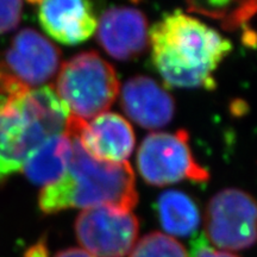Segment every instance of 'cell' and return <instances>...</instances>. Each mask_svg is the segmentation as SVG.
Wrapping results in <instances>:
<instances>
[{
	"instance_id": "obj_1",
	"label": "cell",
	"mask_w": 257,
	"mask_h": 257,
	"mask_svg": "<svg viewBox=\"0 0 257 257\" xmlns=\"http://www.w3.org/2000/svg\"><path fill=\"white\" fill-rule=\"evenodd\" d=\"M149 38L154 66L174 87L214 88L213 74L232 50L219 32L181 11L154 25Z\"/></svg>"
},
{
	"instance_id": "obj_15",
	"label": "cell",
	"mask_w": 257,
	"mask_h": 257,
	"mask_svg": "<svg viewBox=\"0 0 257 257\" xmlns=\"http://www.w3.org/2000/svg\"><path fill=\"white\" fill-rule=\"evenodd\" d=\"M189 11L221 22L226 30H234L257 14V2L250 3H189Z\"/></svg>"
},
{
	"instance_id": "obj_4",
	"label": "cell",
	"mask_w": 257,
	"mask_h": 257,
	"mask_svg": "<svg viewBox=\"0 0 257 257\" xmlns=\"http://www.w3.org/2000/svg\"><path fill=\"white\" fill-rule=\"evenodd\" d=\"M185 130L155 133L144 138L137 154V167L149 185L166 186L179 181L206 182L207 169L193 156Z\"/></svg>"
},
{
	"instance_id": "obj_17",
	"label": "cell",
	"mask_w": 257,
	"mask_h": 257,
	"mask_svg": "<svg viewBox=\"0 0 257 257\" xmlns=\"http://www.w3.org/2000/svg\"><path fill=\"white\" fill-rule=\"evenodd\" d=\"M23 3L3 0L0 2V35L12 31L21 23Z\"/></svg>"
},
{
	"instance_id": "obj_3",
	"label": "cell",
	"mask_w": 257,
	"mask_h": 257,
	"mask_svg": "<svg viewBox=\"0 0 257 257\" xmlns=\"http://www.w3.org/2000/svg\"><path fill=\"white\" fill-rule=\"evenodd\" d=\"M55 92L70 115L87 121L111 107L119 80L112 64L95 51H85L62 64Z\"/></svg>"
},
{
	"instance_id": "obj_12",
	"label": "cell",
	"mask_w": 257,
	"mask_h": 257,
	"mask_svg": "<svg viewBox=\"0 0 257 257\" xmlns=\"http://www.w3.org/2000/svg\"><path fill=\"white\" fill-rule=\"evenodd\" d=\"M121 107L131 120L146 128L166 126L175 113L172 95L155 80L144 75L135 76L125 82Z\"/></svg>"
},
{
	"instance_id": "obj_9",
	"label": "cell",
	"mask_w": 257,
	"mask_h": 257,
	"mask_svg": "<svg viewBox=\"0 0 257 257\" xmlns=\"http://www.w3.org/2000/svg\"><path fill=\"white\" fill-rule=\"evenodd\" d=\"M66 134L78 138L89 155L106 162H126L136 142L130 123L111 112H105L91 121L70 115Z\"/></svg>"
},
{
	"instance_id": "obj_8",
	"label": "cell",
	"mask_w": 257,
	"mask_h": 257,
	"mask_svg": "<svg viewBox=\"0 0 257 257\" xmlns=\"http://www.w3.org/2000/svg\"><path fill=\"white\" fill-rule=\"evenodd\" d=\"M0 59L15 80L28 88H37L59 72L61 53L40 32L25 28L0 53Z\"/></svg>"
},
{
	"instance_id": "obj_21",
	"label": "cell",
	"mask_w": 257,
	"mask_h": 257,
	"mask_svg": "<svg viewBox=\"0 0 257 257\" xmlns=\"http://www.w3.org/2000/svg\"><path fill=\"white\" fill-rule=\"evenodd\" d=\"M55 257H94L91 253L85 251L83 249L79 248H70L66 250H61L60 252H57Z\"/></svg>"
},
{
	"instance_id": "obj_5",
	"label": "cell",
	"mask_w": 257,
	"mask_h": 257,
	"mask_svg": "<svg viewBox=\"0 0 257 257\" xmlns=\"http://www.w3.org/2000/svg\"><path fill=\"white\" fill-rule=\"evenodd\" d=\"M23 94L0 96V184L22 172L29 156L54 136L35 118Z\"/></svg>"
},
{
	"instance_id": "obj_10",
	"label": "cell",
	"mask_w": 257,
	"mask_h": 257,
	"mask_svg": "<svg viewBox=\"0 0 257 257\" xmlns=\"http://www.w3.org/2000/svg\"><path fill=\"white\" fill-rule=\"evenodd\" d=\"M96 30L99 44L115 60L136 59L148 47V21L137 9H108L98 21Z\"/></svg>"
},
{
	"instance_id": "obj_7",
	"label": "cell",
	"mask_w": 257,
	"mask_h": 257,
	"mask_svg": "<svg viewBox=\"0 0 257 257\" xmlns=\"http://www.w3.org/2000/svg\"><path fill=\"white\" fill-rule=\"evenodd\" d=\"M140 224L133 212L114 207L83 210L75 220V234L94 257H125L136 244Z\"/></svg>"
},
{
	"instance_id": "obj_18",
	"label": "cell",
	"mask_w": 257,
	"mask_h": 257,
	"mask_svg": "<svg viewBox=\"0 0 257 257\" xmlns=\"http://www.w3.org/2000/svg\"><path fill=\"white\" fill-rule=\"evenodd\" d=\"M189 257H238L230 251L217 250L210 245L208 239L202 233L198 234L192 242V251Z\"/></svg>"
},
{
	"instance_id": "obj_16",
	"label": "cell",
	"mask_w": 257,
	"mask_h": 257,
	"mask_svg": "<svg viewBox=\"0 0 257 257\" xmlns=\"http://www.w3.org/2000/svg\"><path fill=\"white\" fill-rule=\"evenodd\" d=\"M130 257H189V253L173 237L161 232H152L135 244Z\"/></svg>"
},
{
	"instance_id": "obj_6",
	"label": "cell",
	"mask_w": 257,
	"mask_h": 257,
	"mask_svg": "<svg viewBox=\"0 0 257 257\" xmlns=\"http://www.w3.org/2000/svg\"><path fill=\"white\" fill-rule=\"evenodd\" d=\"M206 233L216 246L229 251L257 242V201L249 193L227 188L217 193L206 210Z\"/></svg>"
},
{
	"instance_id": "obj_19",
	"label": "cell",
	"mask_w": 257,
	"mask_h": 257,
	"mask_svg": "<svg viewBox=\"0 0 257 257\" xmlns=\"http://www.w3.org/2000/svg\"><path fill=\"white\" fill-rule=\"evenodd\" d=\"M28 89L31 88L25 87L10 75L2 62V59H0V96L2 98H10V96L21 94V93L28 91Z\"/></svg>"
},
{
	"instance_id": "obj_13",
	"label": "cell",
	"mask_w": 257,
	"mask_h": 257,
	"mask_svg": "<svg viewBox=\"0 0 257 257\" xmlns=\"http://www.w3.org/2000/svg\"><path fill=\"white\" fill-rule=\"evenodd\" d=\"M72 140L64 134L44 141L25 161L22 172L32 184L47 186L64 175L72 159Z\"/></svg>"
},
{
	"instance_id": "obj_2",
	"label": "cell",
	"mask_w": 257,
	"mask_h": 257,
	"mask_svg": "<svg viewBox=\"0 0 257 257\" xmlns=\"http://www.w3.org/2000/svg\"><path fill=\"white\" fill-rule=\"evenodd\" d=\"M72 140V159L67 172L56 182L42 187L38 207L46 214L70 208L114 207L128 211L138 194L135 174L127 162H106L89 155L76 137Z\"/></svg>"
},
{
	"instance_id": "obj_11",
	"label": "cell",
	"mask_w": 257,
	"mask_h": 257,
	"mask_svg": "<svg viewBox=\"0 0 257 257\" xmlns=\"http://www.w3.org/2000/svg\"><path fill=\"white\" fill-rule=\"evenodd\" d=\"M38 21L48 36L67 46L87 41L98 27L93 5L83 0L37 2Z\"/></svg>"
},
{
	"instance_id": "obj_14",
	"label": "cell",
	"mask_w": 257,
	"mask_h": 257,
	"mask_svg": "<svg viewBox=\"0 0 257 257\" xmlns=\"http://www.w3.org/2000/svg\"><path fill=\"white\" fill-rule=\"evenodd\" d=\"M157 213L163 230L173 236H191L200 224L197 204L191 197L179 191H167L160 195Z\"/></svg>"
},
{
	"instance_id": "obj_20",
	"label": "cell",
	"mask_w": 257,
	"mask_h": 257,
	"mask_svg": "<svg viewBox=\"0 0 257 257\" xmlns=\"http://www.w3.org/2000/svg\"><path fill=\"white\" fill-rule=\"evenodd\" d=\"M49 251H48L47 240L46 238H41L36 243L29 246L27 251L24 252L23 257H48Z\"/></svg>"
}]
</instances>
